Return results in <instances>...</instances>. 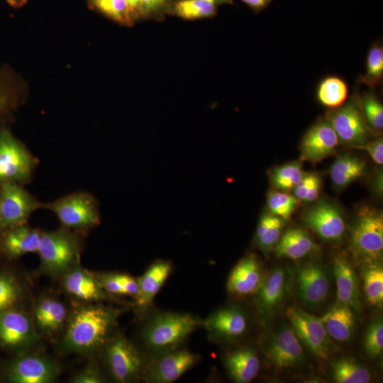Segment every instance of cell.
Listing matches in <instances>:
<instances>
[{"label": "cell", "mask_w": 383, "mask_h": 383, "mask_svg": "<svg viewBox=\"0 0 383 383\" xmlns=\"http://www.w3.org/2000/svg\"><path fill=\"white\" fill-rule=\"evenodd\" d=\"M123 309L101 302L82 303L70 311L59 343L61 352L93 355L115 333Z\"/></svg>", "instance_id": "1"}, {"label": "cell", "mask_w": 383, "mask_h": 383, "mask_svg": "<svg viewBox=\"0 0 383 383\" xmlns=\"http://www.w3.org/2000/svg\"><path fill=\"white\" fill-rule=\"evenodd\" d=\"M201 321L189 313L156 311L149 315L140 335L146 361L181 348Z\"/></svg>", "instance_id": "2"}, {"label": "cell", "mask_w": 383, "mask_h": 383, "mask_svg": "<svg viewBox=\"0 0 383 383\" xmlns=\"http://www.w3.org/2000/svg\"><path fill=\"white\" fill-rule=\"evenodd\" d=\"M81 241L76 232L61 227L42 231L37 253L41 272L52 278H61L79 262Z\"/></svg>", "instance_id": "3"}, {"label": "cell", "mask_w": 383, "mask_h": 383, "mask_svg": "<svg viewBox=\"0 0 383 383\" xmlns=\"http://www.w3.org/2000/svg\"><path fill=\"white\" fill-rule=\"evenodd\" d=\"M101 350L106 370L113 381L131 383L143 380L146 359L126 336L115 332Z\"/></svg>", "instance_id": "4"}, {"label": "cell", "mask_w": 383, "mask_h": 383, "mask_svg": "<svg viewBox=\"0 0 383 383\" xmlns=\"http://www.w3.org/2000/svg\"><path fill=\"white\" fill-rule=\"evenodd\" d=\"M60 372L57 362L31 350L13 355L0 363V382L8 383H51Z\"/></svg>", "instance_id": "5"}, {"label": "cell", "mask_w": 383, "mask_h": 383, "mask_svg": "<svg viewBox=\"0 0 383 383\" xmlns=\"http://www.w3.org/2000/svg\"><path fill=\"white\" fill-rule=\"evenodd\" d=\"M350 250L362 264L380 262L383 252V216L380 211L362 208L350 232Z\"/></svg>", "instance_id": "6"}, {"label": "cell", "mask_w": 383, "mask_h": 383, "mask_svg": "<svg viewBox=\"0 0 383 383\" xmlns=\"http://www.w3.org/2000/svg\"><path fill=\"white\" fill-rule=\"evenodd\" d=\"M41 209L52 211L62 227L74 232L87 231L100 223L97 202L92 195L84 192L42 203Z\"/></svg>", "instance_id": "7"}, {"label": "cell", "mask_w": 383, "mask_h": 383, "mask_svg": "<svg viewBox=\"0 0 383 383\" xmlns=\"http://www.w3.org/2000/svg\"><path fill=\"white\" fill-rule=\"evenodd\" d=\"M38 160L6 126L0 127V182L25 184L31 179Z\"/></svg>", "instance_id": "8"}, {"label": "cell", "mask_w": 383, "mask_h": 383, "mask_svg": "<svg viewBox=\"0 0 383 383\" xmlns=\"http://www.w3.org/2000/svg\"><path fill=\"white\" fill-rule=\"evenodd\" d=\"M40 335L32 316L23 308L0 313V348L12 355L31 350Z\"/></svg>", "instance_id": "9"}, {"label": "cell", "mask_w": 383, "mask_h": 383, "mask_svg": "<svg viewBox=\"0 0 383 383\" xmlns=\"http://www.w3.org/2000/svg\"><path fill=\"white\" fill-rule=\"evenodd\" d=\"M285 313L300 343L318 359L328 360L334 346L321 317L297 305L289 306Z\"/></svg>", "instance_id": "10"}, {"label": "cell", "mask_w": 383, "mask_h": 383, "mask_svg": "<svg viewBox=\"0 0 383 383\" xmlns=\"http://www.w3.org/2000/svg\"><path fill=\"white\" fill-rule=\"evenodd\" d=\"M335 131L339 142L355 148L367 142L371 129L363 116L356 93L346 103L330 111L326 117Z\"/></svg>", "instance_id": "11"}, {"label": "cell", "mask_w": 383, "mask_h": 383, "mask_svg": "<svg viewBox=\"0 0 383 383\" xmlns=\"http://www.w3.org/2000/svg\"><path fill=\"white\" fill-rule=\"evenodd\" d=\"M262 351L269 365L276 372L300 365L305 357L301 343L292 328L282 325L270 333L262 343Z\"/></svg>", "instance_id": "12"}, {"label": "cell", "mask_w": 383, "mask_h": 383, "mask_svg": "<svg viewBox=\"0 0 383 383\" xmlns=\"http://www.w3.org/2000/svg\"><path fill=\"white\" fill-rule=\"evenodd\" d=\"M210 340L218 344L233 343L248 331L249 320L245 310L238 305L217 309L201 321V326Z\"/></svg>", "instance_id": "13"}, {"label": "cell", "mask_w": 383, "mask_h": 383, "mask_svg": "<svg viewBox=\"0 0 383 383\" xmlns=\"http://www.w3.org/2000/svg\"><path fill=\"white\" fill-rule=\"evenodd\" d=\"M0 204L4 231L27 222L32 213L41 209V202L13 182H0Z\"/></svg>", "instance_id": "14"}, {"label": "cell", "mask_w": 383, "mask_h": 383, "mask_svg": "<svg viewBox=\"0 0 383 383\" xmlns=\"http://www.w3.org/2000/svg\"><path fill=\"white\" fill-rule=\"evenodd\" d=\"M199 356L179 348L147 361L143 380L147 383H172L198 362Z\"/></svg>", "instance_id": "15"}, {"label": "cell", "mask_w": 383, "mask_h": 383, "mask_svg": "<svg viewBox=\"0 0 383 383\" xmlns=\"http://www.w3.org/2000/svg\"><path fill=\"white\" fill-rule=\"evenodd\" d=\"M289 278L282 267L266 274L262 285L253 296L254 308L261 321H268L281 307L289 290Z\"/></svg>", "instance_id": "16"}, {"label": "cell", "mask_w": 383, "mask_h": 383, "mask_svg": "<svg viewBox=\"0 0 383 383\" xmlns=\"http://www.w3.org/2000/svg\"><path fill=\"white\" fill-rule=\"evenodd\" d=\"M266 274L256 255L242 257L230 272L226 289L230 296L243 299L254 296L262 285Z\"/></svg>", "instance_id": "17"}, {"label": "cell", "mask_w": 383, "mask_h": 383, "mask_svg": "<svg viewBox=\"0 0 383 383\" xmlns=\"http://www.w3.org/2000/svg\"><path fill=\"white\" fill-rule=\"evenodd\" d=\"M306 227L316 233L323 240L338 242L345 231V223L339 209L324 201L307 210L303 216Z\"/></svg>", "instance_id": "18"}, {"label": "cell", "mask_w": 383, "mask_h": 383, "mask_svg": "<svg viewBox=\"0 0 383 383\" xmlns=\"http://www.w3.org/2000/svg\"><path fill=\"white\" fill-rule=\"evenodd\" d=\"M70 313L67 306L60 299L48 294L36 301L31 316L39 335L53 338L62 334Z\"/></svg>", "instance_id": "19"}, {"label": "cell", "mask_w": 383, "mask_h": 383, "mask_svg": "<svg viewBox=\"0 0 383 383\" xmlns=\"http://www.w3.org/2000/svg\"><path fill=\"white\" fill-rule=\"evenodd\" d=\"M60 279L65 292L82 303H97L114 299L103 289L94 274L82 267L80 262Z\"/></svg>", "instance_id": "20"}, {"label": "cell", "mask_w": 383, "mask_h": 383, "mask_svg": "<svg viewBox=\"0 0 383 383\" xmlns=\"http://www.w3.org/2000/svg\"><path fill=\"white\" fill-rule=\"evenodd\" d=\"M339 145L338 138L326 118L313 124L304 135L301 160L318 162L332 154Z\"/></svg>", "instance_id": "21"}, {"label": "cell", "mask_w": 383, "mask_h": 383, "mask_svg": "<svg viewBox=\"0 0 383 383\" xmlns=\"http://www.w3.org/2000/svg\"><path fill=\"white\" fill-rule=\"evenodd\" d=\"M297 284L301 301L310 307L322 304L330 289L326 272L320 264L314 262H305L299 266Z\"/></svg>", "instance_id": "22"}, {"label": "cell", "mask_w": 383, "mask_h": 383, "mask_svg": "<svg viewBox=\"0 0 383 383\" xmlns=\"http://www.w3.org/2000/svg\"><path fill=\"white\" fill-rule=\"evenodd\" d=\"M173 271L169 260L157 259L152 262L138 278V293L135 302L140 312L146 311L152 304L156 294Z\"/></svg>", "instance_id": "23"}, {"label": "cell", "mask_w": 383, "mask_h": 383, "mask_svg": "<svg viewBox=\"0 0 383 383\" xmlns=\"http://www.w3.org/2000/svg\"><path fill=\"white\" fill-rule=\"evenodd\" d=\"M41 232L23 224L7 229L0 237V255L14 260L30 252H37Z\"/></svg>", "instance_id": "24"}, {"label": "cell", "mask_w": 383, "mask_h": 383, "mask_svg": "<svg viewBox=\"0 0 383 383\" xmlns=\"http://www.w3.org/2000/svg\"><path fill=\"white\" fill-rule=\"evenodd\" d=\"M333 273L337 287V303L348 306L360 313L362 309L360 291L351 264L345 257L337 256L333 261Z\"/></svg>", "instance_id": "25"}, {"label": "cell", "mask_w": 383, "mask_h": 383, "mask_svg": "<svg viewBox=\"0 0 383 383\" xmlns=\"http://www.w3.org/2000/svg\"><path fill=\"white\" fill-rule=\"evenodd\" d=\"M223 362L231 379L236 383L252 382L260 370L257 353L250 347L240 348L226 353Z\"/></svg>", "instance_id": "26"}, {"label": "cell", "mask_w": 383, "mask_h": 383, "mask_svg": "<svg viewBox=\"0 0 383 383\" xmlns=\"http://www.w3.org/2000/svg\"><path fill=\"white\" fill-rule=\"evenodd\" d=\"M274 248L277 257L294 260L301 259L318 249L308 233L299 228H288L282 234Z\"/></svg>", "instance_id": "27"}, {"label": "cell", "mask_w": 383, "mask_h": 383, "mask_svg": "<svg viewBox=\"0 0 383 383\" xmlns=\"http://www.w3.org/2000/svg\"><path fill=\"white\" fill-rule=\"evenodd\" d=\"M321 318L331 338L346 342L353 337L356 323L349 306L336 303Z\"/></svg>", "instance_id": "28"}, {"label": "cell", "mask_w": 383, "mask_h": 383, "mask_svg": "<svg viewBox=\"0 0 383 383\" xmlns=\"http://www.w3.org/2000/svg\"><path fill=\"white\" fill-rule=\"evenodd\" d=\"M28 294L27 287L13 270L0 267V313L22 308Z\"/></svg>", "instance_id": "29"}, {"label": "cell", "mask_w": 383, "mask_h": 383, "mask_svg": "<svg viewBox=\"0 0 383 383\" xmlns=\"http://www.w3.org/2000/svg\"><path fill=\"white\" fill-rule=\"evenodd\" d=\"M233 4V0H175L166 13L185 20H196L213 17L221 5Z\"/></svg>", "instance_id": "30"}, {"label": "cell", "mask_w": 383, "mask_h": 383, "mask_svg": "<svg viewBox=\"0 0 383 383\" xmlns=\"http://www.w3.org/2000/svg\"><path fill=\"white\" fill-rule=\"evenodd\" d=\"M19 82L13 72L0 68V126H4L16 111L21 99Z\"/></svg>", "instance_id": "31"}, {"label": "cell", "mask_w": 383, "mask_h": 383, "mask_svg": "<svg viewBox=\"0 0 383 383\" xmlns=\"http://www.w3.org/2000/svg\"><path fill=\"white\" fill-rule=\"evenodd\" d=\"M365 170L363 160L350 155L340 156L330 170L331 181L338 189L346 187L361 177Z\"/></svg>", "instance_id": "32"}, {"label": "cell", "mask_w": 383, "mask_h": 383, "mask_svg": "<svg viewBox=\"0 0 383 383\" xmlns=\"http://www.w3.org/2000/svg\"><path fill=\"white\" fill-rule=\"evenodd\" d=\"M349 93L346 82L338 76L323 78L316 88L318 101L324 106L336 109L345 104Z\"/></svg>", "instance_id": "33"}, {"label": "cell", "mask_w": 383, "mask_h": 383, "mask_svg": "<svg viewBox=\"0 0 383 383\" xmlns=\"http://www.w3.org/2000/svg\"><path fill=\"white\" fill-rule=\"evenodd\" d=\"M360 274L367 301L382 308L383 304V267L380 262L362 264Z\"/></svg>", "instance_id": "34"}, {"label": "cell", "mask_w": 383, "mask_h": 383, "mask_svg": "<svg viewBox=\"0 0 383 383\" xmlns=\"http://www.w3.org/2000/svg\"><path fill=\"white\" fill-rule=\"evenodd\" d=\"M333 379L338 383H368L370 371L353 358L343 357L331 362Z\"/></svg>", "instance_id": "35"}, {"label": "cell", "mask_w": 383, "mask_h": 383, "mask_svg": "<svg viewBox=\"0 0 383 383\" xmlns=\"http://www.w3.org/2000/svg\"><path fill=\"white\" fill-rule=\"evenodd\" d=\"M90 8L108 18L124 25L131 26L135 21L127 0H87Z\"/></svg>", "instance_id": "36"}, {"label": "cell", "mask_w": 383, "mask_h": 383, "mask_svg": "<svg viewBox=\"0 0 383 383\" xmlns=\"http://www.w3.org/2000/svg\"><path fill=\"white\" fill-rule=\"evenodd\" d=\"M304 174L302 163L294 161L275 168L271 173L270 180L278 191H292Z\"/></svg>", "instance_id": "37"}, {"label": "cell", "mask_w": 383, "mask_h": 383, "mask_svg": "<svg viewBox=\"0 0 383 383\" xmlns=\"http://www.w3.org/2000/svg\"><path fill=\"white\" fill-rule=\"evenodd\" d=\"M382 77L383 47L379 43H375L368 51L365 73L359 77V82L374 89L380 84Z\"/></svg>", "instance_id": "38"}, {"label": "cell", "mask_w": 383, "mask_h": 383, "mask_svg": "<svg viewBox=\"0 0 383 383\" xmlns=\"http://www.w3.org/2000/svg\"><path fill=\"white\" fill-rule=\"evenodd\" d=\"M360 108L370 129L380 131L383 128V106L376 94L368 91L359 95Z\"/></svg>", "instance_id": "39"}, {"label": "cell", "mask_w": 383, "mask_h": 383, "mask_svg": "<svg viewBox=\"0 0 383 383\" xmlns=\"http://www.w3.org/2000/svg\"><path fill=\"white\" fill-rule=\"evenodd\" d=\"M299 202L294 196L278 190L270 192L267 196L269 212L284 221L290 218Z\"/></svg>", "instance_id": "40"}, {"label": "cell", "mask_w": 383, "mask_h": 383, "mask_svg": "<svg viewBox=\"0 0 383 383\" xmlns=\"http://www.w3.org/2000/svg\"><path fill=\"white\" fill-rule=\"evenodd\" d=\"M364 350L371 358H377L383 350V322L379 318L369 325L364 338Z\"/></svg>", "instance_id": "41"}, {"label": "cell", "mask_w": 383, "mask_h": 383, "mask_svg": "<svg viewBox=\"0 0 383 383\" xmlns=\"http://www.w3.org/2000/svg\"><path fill=\"white\" fill-rule=\"evenodd\" d=\"M284 225V220L277 216L264 233L255 238L256 243L260 250L267 252L274 248L282 235Z\"/></svg>", "instance_id": "42"}, {"label": "cell", "mask_w": 383, "mask_h": 383, "mask_svg": "<svg viewBox=\"0 0 383 383\" xmlns=\"http://www.w3.org/2000/svg\"><path fill=\"white\" fill-rule=\"evenodd\" d=\"M103 289L111 296L125 295L122 273L93 272Z\"/></svg>", "instance_id": "43"}, {"label": "cell", "mask_w": 383, "mask_h": 383, "mask_svg": "<svg viewBox=\"0 0 383 383\" xmlns=\"http://www.w3.org/2000/svg\"><path fill=\"white\" fill-rule=\"evenodd\" d=\"M105 377L98 365L94 362L88 364L71 379L72 383H102Z\"/></svg>", "instance_id": "44"}, {"label": "cell", "mask_w": 383, "mask_h": 383, "mask_svg": "<svg viewBox=\"0 0 383 383\" xmlns=\"http://www.w3.org/2000/svg\"><path fill=\"white\" fill-rule=\"evenodd\" d=\"M172 0H138L139 18L152 17L167 12Z\"/></svg>", "instance_id": "45"}, {"label": "cell", "mask_w": 383, "mask_h": 383, "mask_svg": "<svg viewBox=\"0 0 383 383\" xmlns=\"http://www.w3.org/2000/svg\"><path fill=\"white\" fill-rule=\"evenodd\" d=\"M321 182V178L317 173H304L293 189V196L299 201L305 202L306 196L314 184Z\"/></svg>", "instance_id": "46"}, {"label": "cell", "mask_w": 383, "mask_h": 383, "mask_svg": "<svg viewBox=\"0 0 383 383\" xmlns=\"http://www.w3.org/2000/svg\"><path fill=\"white\" fill-rule=\"evenodd\" d=\"M354 148L365 150L371 157L372 160L382 165L383 163V140L382 137H378L372 141L367 142Z\"/></svg>", "instance_id": "47"}, {"label": "cell", "mask_w": 383, "mask_h": 383, "mask_svg": "<svg viewBox=\"0 0 383 383\" xmlns=\"http://www.w3.org/2000/svg\"><path fill=\"white\" fill-rule=\"evenodd\" d=\"M257 13L265 9L273 0H240Z\"/></svg>", "instance_id": "48"}, {"label": "cell", "mask_w": 383, "mask_h": 383, "mask_svg": "<svg viewBox=\"0 0 383 383\" xmlns=\"http://www.w3.org/2000/svg\"><path fill=\"white\" fill-rule=\"evenodd\" d=\"M131 13L135 20L139 18L138 14V0H127Z\"/></svg>", "instance_id": "49"}, {"label": "cell", "mask_w": 383, "mask_h": 383, "mask_svg": "<svg viewBox=\"0 0 383 383\" xmlns=\"http://www.w3.org/2000/svg\"><path fill=\"white\" fill-rule=\"evenodd\" d=\"M28 0H6L7 3L13 8L18 9L23 6Z\"/></svg>", "instance_id": "50"}, {"label": "cell", "mask_w": 383, "mask_h": 383, "mask_svg": "<svg viewBox=\"0 0 383 383\" xmlns=\"http://www.w3.org/2000/svg\"><path fill=\"white\" fill-rule=\"evenodd\" d=\"M3 232H4V228H3L2 216H1V204H0V237L1 234L3 233Z\"/></svg>", "instance_id": "51"}]
</instances>
